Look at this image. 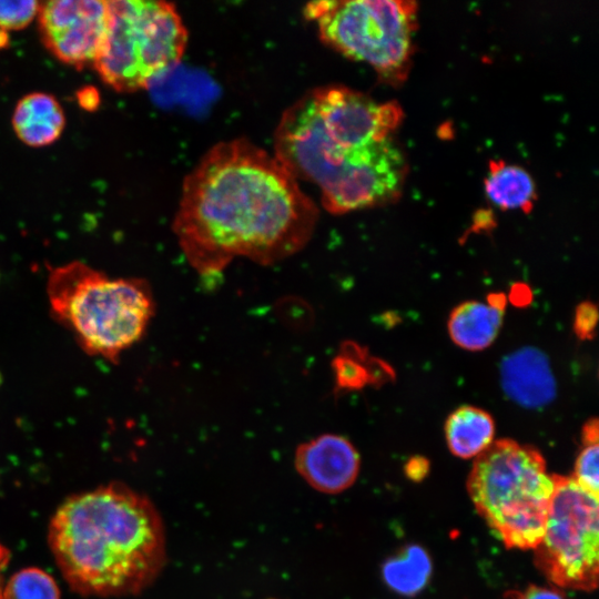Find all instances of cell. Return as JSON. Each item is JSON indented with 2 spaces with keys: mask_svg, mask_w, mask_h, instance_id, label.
Here are the masks:
<instances>
[{
  "mask_svg": "<svg viewBox=\"0 0 599 599\" xmlns=\"http://www.w3.org/2000/svg\"><path fill=\"white\" fill-rule=\"evenodd\" d=\"M319 212L266 150L242 138L213 145L184 177L173 232L202 275L246 257L271 265L301 251Z\"/></svg>",
  "mask_w": 599,
  "mask_h": 599,
  "instance_id": "cell-1",
  "label": "cell"
},
{
  "mask_svg": "<svg viewBox=\"0 0 599 599\" xmlns=\"http://www.w3.org/2000/svg\"><path fill=\"white\" fill-rule=\"evenodd\" d=\"M403 110L344 85L305 92L282 114L274 156L314 183L332 214L383 205L402 193L407 164L390 139Z\"/></svg>",
  "mask_w": 599,
  "mask_h": 599,
  "instance_id": "cell-2",
  "label": "cell"
},
{
  "mask_svg": "<svg viewBox=\"0 0 599 599\" xmlns=\"http://www.w3.org/2000/svg\"><path fill=\"white\" fill-rule=\"evenodd\" d=\"M48 541L69 587L85 597L138 595L166 561L158 509L119 481L68 497L50 520Z\"/></svg>",
  "mask_w": 599,
  "mask_h": 599,
  "instance_id": "cell-3",
  "label": "cell"
},
{
  "mask_svg": "<svg viewBox=\"0 0 599 599\" xmlns=\"http://www.w3.org/2000/svg\"><path fill=\"white\" fill-rule=\"evenodd\" d=\"M47 293L52 317L82 351L114 363L145 335L155 313L145 280L113 278L80 261L51 268Z\"/></svg>",
  "mask_w": 599,
  "mask_h": 599,
  "instance_id": "cell-4",
  "label": "cell"
},
{
  "mask_svg": "<svg viewBox=\"0 0 599 599\" xmlns=\"http://www.w3.org/2000/svg\"><path fill=\"white\" fill-rule=\"evenodd\" d=\"M554 489L542 455L512 439L493 441L467 479L477 512L507 548L524 550L541 541Z\"/></svg>",
  "mask_w": 599,
  "mask_h": 599,
  "instance_id": "cell-5",
  "label": "cell"
},
{
  "mask_svg": "<svg viewBox=\"0 0 599 599\" xmlns=\"http://www.w3.org/2000/svg\"><path fill=\"white\" fill-rule=\"evenodd\" d=\"M186 43L187 30L173 3L111 0L104 41L93 68L115 91H139L177 65Z\"/></svg>",
  "mask_w": 599,
  "mask_h": 599,
  "instance_id": "cell-6",
  "label": "cell"
},
{
  "mask_svg": "<svg viewBox=\"0 0 599 599\" xmlns=\"http://www.w3.org/2000/svg\"><path fill=\"white\" fill-rule=\"evenodd\" d=\"M416 12V3L404 0H322L304 8L325 44L393 82L407 73Z\"/></svg>",
  "mask_w": 599,
  "mask_h": 599,
  "instance_id": "cell-7",
  "label": "cell"
},
{
  "mask_svg": "<svg viewBox=\"0 0 599 599\" xmlns=\"http://www.w3.org/2000/svg\"><path fill=\"white\" fill-rule=\"evenodd\" d=\"M554 485L535 564L556 586L592 591L599 568L598 497L571 477L555 475Z\"/></svg>",
  "mask_w": 599,
  "mask_h": 599,
  "instance_id": "cell-8",
  "label": "cell"
},
{
  "mask_svg": "<svg viewBox=\"0 0 599 599\" xmlns=\"http://www.w3.org/2000/svg\"><path fill=\"white\" fill-rule=\"evenodd\" d=\"M44 45L61 62L82 69L93 65L108 27V1L51 0L38 13Z\"/></svg>",
  "mask_w": 599,
  "mask_h": 599,
  "instance_id": "cell-9",
  "label": "cell"
},
{
  "mask_svg": "<svg viewBox=\"0 0 599 599\" xmlns=\"http://www.w3.org/2000/svg\"><path fill=\"white\" fill-rule=\"evenodd\" d=\"M294 464L312 488L324 494H338L354 484L361 461L347 438L323 434L297 447Z\"/></svg>",
  "mask_w": 599,
  "mask_h": 599,
  "instance_id": "cell-10",
  "label": "cell"
},
{
  "mask_svg": "<svg viewBox=\"0 0 599 599\" xmlns=\"http://www.w3.org/2000/svg\"><path fill=\"white\" fill-rule=\"evenodd\" d=\"M507 395L526 407H540L555 396V379L546 356L527 347L508 356L501 366Z\"/></svg>",
  "mask_w": 599,
  "mask_h": 599,
  "instance_id": "cell-11",
  "label": "cell"
},
{
  "mask_svg": "<svg viewBox=\"0 0 599 599\" xmlns=\"http://www.w3.org/2000/svg\"><path fill=\"white\" fill-rule=\"evenodd\" d=\"M506 296L488 295L487 302L468 301L449 315L448 333L453 342L467 351H483L496 339L502 323Z\"/></svg>",
  "mask_w": 599,
  "mask_h": 599,
  "instance_id": "cell-12",
  "label": "cell"
},
{
  "mask_svg": "<svg viewBox=\"0 0 599 599\" xmlns=\"http://www.w3.org/2000/svg\"><path fill=\"white\" fill-rule=\"evenodd\" d=\"M12 126L21 142L32 148H41L52 144L61 136L65 115L53 95L32 92L16 104Z\"/></svg>",
  "mask_w": 599,
  "mask_h": 599,
  "instance_id": "cell-13",
  "label": "cell"
},
{
  "mask_svg": "<svg viewBox=\"0 0 599 599\" xmlns=\"http://www.w3.org/2000/svg\"><path fill=\"white\" fill-rule=\"evenodd\" d=\"M484 189L489 201L504 211L529 213L537 199L532 176L524 167L504 160L489 162Z\"/></svg>",
  "mask_w": 599,
  "mask_h": 599,
  "instance_id": "cell-14",
  "label": "cell"
},
{
  "mask_svg": "<svg viewBox=\"0 0 599 599\" xmlns=\"http://www.w3.org/2000/svg\"><path fill=\"white\" fill-rule=\"evenodd\" d=\"M495 423L489 413L475 406L455 409L445 424L449 450L457 457H477L494 440Z\"/></svg>",
  "mask_w": 599,
  "mask_h": 599,
  "instance_id": "cell-15",
  "label": "cell"
},
{
  "mask_svg": "<svg viewBox=\"0 0 599 599\" xmlns=\"http://www.w3.org/2000/svg\"><path fill=\"white\" fill-rule=\"evenodd\" d=\"M432 561L419 546L412 545L388 559L383 567V577L389 588L400 595L418 593L428 582Z\"/></svg>",
  "mask_w": 599,
  "mask_h": 599,
  "instance_id": "cell-16",
  "label": "cell"
},
{
  "mask_svg": "<svg viewBox=\"0 0 599 599\" xmlns=\"http://www.w3.org/2000/svg\"><path fill=\"white\" fill-rule=\"evenodd\" d=\"M60 596L53 577L35 567L18 570L2 590L3 599H60Z\"/></svg>",
  "mask_w": 599,
  "mask_h": 599,
  "instance_id": "cell-17",
  "label": "cell"
},
{
  "mask_svg": "<svg viewBox=\"0 0 599 599\" xmlns=\"http://www.w3.org/2000/svg\"><path fill=\"white\" fill-rule=\"evenodd\" d=\"M598 455V443L583 444L571 477L581 488L596 497H599Z\"/></svg>",
  "mask_w": 599,
  "mask_h": 599,
  "instance_id": "cell-18",
  "label": "cell"
},
{
  "mask_svg": "<svg viewBox=\"0 0 599 599\" xmlns=\"http://www.w3.org/2000/svg\"><path fill=\"white\" fill-rule=\"evenodd\" d=\"M41 2L35 0L0 1V29L20 30L38 17Z\"/></svg>",
  "mask_w": 599,
  "mask_h": 599,
  "instance_id": "cell-19",
  "label": "cell"
},
{
  "mask_svg": "<svg viewBox=\"0 0 599 599\" xmlns=\"http://www.w3.org/2000/svg\"><path fill=\"white\" fill-rule=\"evenodd\" d=\"M337 384L342 388H361L368 382V370L365 369L359 358L348 353L339 354L334 361Z\"/></svg>",
  "mask_w": 599,
  "mask_h": 599,
  "instance_id": "cell-20",
  "label": "cell"
},
{
  "mask_svg": "<svg viewBox=\"0 0 599 599\" xmlns=\"http://www.w3.org/2000/svg\"><path fill=\"white\" fill-rule=\"evenodd\" d=\"M598 321L597 306L591 302L580 303L575 312L573 331L576 335L585 341L595 337Z\"/></svg>",
  "mask_w": 599,
  "mask_h": 599,
  "instance_id": "cell-21",
  "label": "cell"
},
{
  "mask_svg": "<svg viewBox=\"0 0 599 599\" xmlns=\"http://www.w3.org/2000/svg\"><path fill=\"white\" fill-rule=\"evenodd\" d=\"M505 599H565V596L555 588L529 586L524 590L508 591Z\"/></svg>",
  "mask_w": 599,
  "mask_h": 599,
  "instance_id": "cell-22",
  "label": "cell"
},
{
  "mask_svg": "<svg viewBox=\"0 0 599 599\" xmlns=\"http://www.w3.org/2000/svg\"><path fill=\"white\" fill-rule=\"evenodd\" d=\"M77 100L82 109L91 112L99 108L101 101L99 91L91 85L78 90Z\"/></svg>",
  "mask_w": 599,
  "mask_h": 599,
  "instance_id": "cell-23",
  "label": "cell"
},
{
  "mask_svg": "<svg viewBox=\"0 0 599 599\" xmlns=\"http://www.w3.org/2000/svg\"><path fill=\"white\" fill-rule=\"evenodd\" d=\"M428 468L429 464L423 457L412 458L405 467L406 474L414 480L422 479L427 474Z\"/></svg>",
  "mask_w": 599,
  "mask_h": 599,
  "instance_id": "cell-24",
  "label": "cell"
},
{
  "mask_svg": "<svg viewBox=\"0 0 599 599\" xmlns=\"http://www.w3.org/2000/svg\"><path fill=\"white\" fill-rule=\"evenodd\" d=\"M509 298L515 305L524 306L530 302L531 292L528 286L524 284H517L512 287Z\"/></svg>",
  "mask_w": 599,
  "mask_h": 599,
  "instance_id": "cell-25",
  "label": "cell"
},
{
  "mask_svg": "<svg viewBox=\"0 0 599 599\" xmlns=\"http://www.w3.org/2000/svg\"><path fill=\"white\" fill-rule=\"evenodd\" d=\"M582 443L583 444H593L598 443V420L597 418L589 419L582 427Z\"/></svg>",
  "mask_w": 599,
  "mask_h": 599,
  "instance_id": "cell-26",
  "label": "cell"
},
{
  "mask_svg": "<svg viewBox=\"0 0 599 599\" xmlns=\"http://www.w3.org/2000/svg\"><path fill=\"white\" fill-rule=\"evenodd\" d=\"M9 560H10V552L8 548L3 544L0 542V599H3L2 598L3 587H2L1 575H2L3 569L9 564Z\"/></svg>",
  "mask_w": 599,
  "mask_h": 599,
  "instance_id": "cell-27",
  "label": "cell"
},
{
  "mask_svg": "<svg viewBox=\"0 0 599 599\" xmlns=\"http://www.w3.org/2000/svg\"><path fill=\"white\" fill-rule=\"evenodd\" d=\"M9 42L8 32L0 29V49L4 48Z\"/></svg>",
  "mask_w": 599,
  "mask_h": 599,
  "instance_id": "cell-28",
  "label": "cell"
}]
</instances>
